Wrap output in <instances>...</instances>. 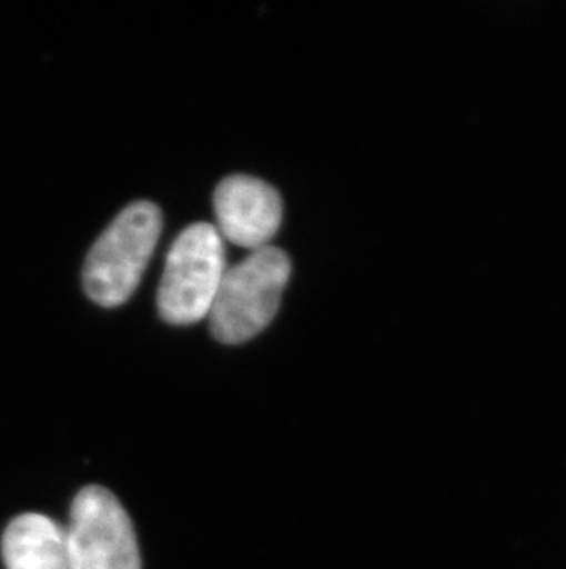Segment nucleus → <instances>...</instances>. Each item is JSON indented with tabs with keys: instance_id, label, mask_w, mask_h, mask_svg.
Wrapping results in <instances>:
<instances>
[{
	"instance_id": "obj_1",
	"label": "nucleus",
	"mask_w": 566,
	"mask_h": 569,
	"mask_svg": "<svg viewBox=\"0 0 566 569\" xmlns=\"http://www.w3.org/2000/svg\"><path fill=\"white\" fill-rule=\"evenodd\" d=\"M162 214L148 201L129 204L87 257L83 286L103 308L120 307L133 296L161 238Z\"/></svg>"
},
{
	"instance_id": "obj_2",
	"label": "nucleus",
	"mask_w": 566,
	"mask_h": 569,
	"mask_svg": "<svg viewBox=\"0 0 566 569\" xmlns=\"http://www.w3.org/2000/svg\"><path fill=\"white\" fill-rule=\"evenodd\" d=\"M289 274L287 254L269 246L226 269L209 313L214 338L240 345L262 332L279 312Z\"/></svg>"
},
{
	"instance_id": "obj_3",
	"label": "nucleus",
	"mask_w": 566,
	"mask_h": 569,
	"mask_svg": "<svg viewBox=\"0 0 566 569\" xmlns=\"http://www.w3.org/2000/svg\"><path fill=\"white\" fill-rule=\"evenodd\" d=\"M223 238L214 226L195 223L179 234L159 286V313L170 325H193L209 316L225 274Z\"/></svg>"
},
{
	"instance_id": "obj_4",
	"label": "nucleus",
	"mask_w": 566,
	"mask_h": 569,
	"mask_svg": "<svg viewBox=\"0 0 566 569\" xmlns=\"http://www.w3.org/2000/svg\"><path fill=\"white\" fill-rule=\"evenodd\" d=\"M64 529L74 569H142L133 523L109 490H81Z\"/></svg>"
},
{
	"instance_id": "obj_5",
	"label": "nucleus",
	"mask_w": 566,
	"mask_h": 569,
	"mask_svg": "<svg viewBox=\"0 0 566 569\" xmlns=\"http://www.w3.org/2000/svg\"><path fill=\"white\" fill-rule=\"evenodd\" d=\"M218 232L240 248H267L282 223L280 193L256 178L232 176L214 193Z\"/></svg>"
},
{
	"instance_id": "obj_6",
	"label": "nucleus",
	"mask_w": 566,
	"mask_h": 569,
	"mask_svg": "<svg viewBox=\"0 0 566 569\" xmlns=\"http://www.w3.org/2000/svg\"><path fill=\"white\" fill-rule=\"evenodd\" d=\"M6 569H74L67 529L43 515L11 521L2 540Z\"/></svg>"
}]
</instances>
